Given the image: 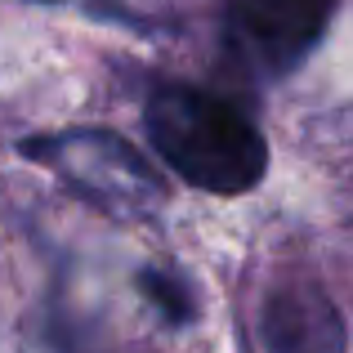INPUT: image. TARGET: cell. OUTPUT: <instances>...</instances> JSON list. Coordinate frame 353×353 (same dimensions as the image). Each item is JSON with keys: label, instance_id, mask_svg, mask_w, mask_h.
<instances>
[{"label": "cell", "instance_id": "6da1fadb", "mask_svg": "<svg viewBox=\"0 0 353 353\" xmlns=\"http://www.w3.org/2000/svg\"><path fill=\"white\" fill-rule=\"evenodd\" d=\"M148 143L201 192L237 197L268 170V143L233 103L192 85H157L148 99Z\"/></svg>", "mask_w": 353, "mask_h": 353}, {"label": "cell", "instance_id": "7a4b0ae2", "mask_svg": "<svg viewBox=\"0 0 353 353\" xmlns=\"http://www.w3.org/2000/svg\"><path fill=\"white\" fill-rule=\"evenodd\" d=\"M23 152L45 161L68 188L85 201L112 210V215H148L161 206V179L148 170V161L112 130H63V134L27 139Z\"/></svg>", "mask_w": 353, "mask_h": 353}, {"label": "cell", "instance_id": "3957f363", "mask_svg": "<svg viewBox=\"0 0 353 353\" xmlns=\"http://www.w3.org/2000/svg\"><path fill=\"white\" fill-rule=\"evenodd\" d=\"M340 0H233L228 5V45L250 72L286 77L300 68L327 36Z\"/></svg>", "mask_w": 353, "mask_h": 353}, {"label": "cell", "instance_id": "277c9868", "mask_svg": "<svg viewBox=\"0 0 353 353\" xmlns=\"http://www.w3.org/2000/svg\"><path fill=\"white\" fill-rule=\"evenodd\" d=\"M259 336L268 353H345L349 327L336 300L309 277H286L264 295Z\"/></svg>", "mask_w": 353, "mask_h": 353}, {"label": "cell", "instance_id": "5b68a950", "mask_svg": "<svg viewBox=\"0 0 353 353\" xmlns=\"http://www.w3.org/2000/svg\"><path fill=\"white\" fill-rule=\"evenodd\" d=\"M139 286H143V295L165 313V322H188L192 318V295H188V286H183L179 277L148 268V273L139 277Z\"/></svg>", "mask_w": 353, "mask_h": 353}]
</instances>
